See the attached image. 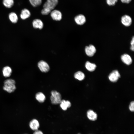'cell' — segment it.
Segmentation results:
<instances>
[{"instance_id": "6", "label": "cell", "mask_w": 134, "mask_h": 134, "mask_svg": "<svg viewBox=\"0 0 134 134\" xmlns=\"http://www.w3.org/2000/svg\"><path fill=\"white\" fill-rule=\"evenodd\" d=\"M85 51L86 54L88 56H93L96 51L95 47L92 45H90L86 46L85 48Z\"/></svg>"}, {"instance_id": "11", "label": "cell", "mask_w": 134, "mask_h": 134, "mask_svg": "<svg viewBox=\"0 0 134 134\" xmlns=\"http://www.w3.org/2000/svg\"><path fill=\"white\" fill-rule=\"evenodd\" d=\"M122 61L126 64L129 65L131 64L132 62V60L131 56L128 54H124L121 56Z\"/></svg>"}, {"instance_id": "5", "label": "cell", "mask_w": 134, "mask_h": 134, "mask_svg": "<svg viewBox=\"0 0 134 134\" xmlns=\"http://www.w3.org/2000/svg\"><path fill=\"white\" fill-rule=\"evenodd\" d=\"M38 66L40 70L42 72H46L49 70V65L46 62L43 60L39 61L38 63Z\"/></svg>"}, {"instance_id": "10", "label": "cell", "mask_w": 134, "mask_h": 134, "mask_svg": "<svg viewBox=\"0 0 134 134\" xmlns=\"http://www.w3.org/2000/svg\"><path fill=\"white\" fill-rule=\"evenodd\" d=\"M32 25L35 28L40 29H42L43 27V23L40 19H36L34 20L32 22Z\"/></svg>"}, {"instance_id": "23", "label": "cell", "mask_w": 134, "mask_h": 134, "mask_svg": "<svg viewBox=\"0 0 134 134\" xmlns=\"http://www.w3.org/2000/svg\"><path fill=\"white\" fill-rule=\"evenodd\" d=\"M50 10L45 8H43L41 11V13L43 15H47L50 13L51 12Z\"/></svg>"}, {"instance_id": "18", "label": "cell", "mask_w": 134, "mask_h": 134, "mask_svg": "<svg viewBox=\"0 0 134 134\" xmlns=\"http://www.w3.org/2000/svg\"><path fill=\"white\" fill-rule=\"evenodd\" d=\"M9 18L11 22L14 23H16L18 20L17 14L14 12H11L9 14Z\"/></svg>"}, {"instance_id": "19", "label": "cell", "mask_w": 134, "mask_h": 134, "mask_svg": "<svg viewBox=\"0 0 134 134\" xmlns=\"http://www.w3.org/2000/svg\"><path fill=\"white\" fill-rule=\"evenodd\" d=\"M35 98L40 103L43 102L46 99L45 95L41 92L37 93L36 95Z\"/></svg>"}, {"instance_id": "24", "label": "cell", "mask_w": 134, "mask_h": 134, "mask_svg": "<svg viewBox=\"0 0 134 134\" xmlns=\"http://www.w3.org/2000/svg\"><path fill=\"white\" fill-rule=\"evenodd\" d=\"M118 1V0H106L107 4L109 6H114Z\"/></svg>"}, {"instance_id": "3", "label": "cell", "mask_w": 134, "mask_h": 134, "mask_svg": "<svg viewBox=\"0 0 134 134\" xmlns=\"http://www.w3.org/2000/svg\"><path fill=\"white\" fill-rule=\"evenodd\" d=\"M58 0H47L44 4L43 7L46 8L52 11L58 5Z\"/></svg>"}, {"instance_id": "2", "label": "cell", "mask_w": 134, "mask_h": 134, "mask_svg": "<svg viewBox=\"0 0 134 134\" xmlns=\"http://www.w3.org/2000/svg\"><path fill=\"white\" fill-rule=\"evenodd\" d=\"M50 100L51 103L53 104H60L62 100L61 96L59 92L53 90L51 92Z\"/></svg>"}, {"instance_id": "7", "label": "cell", "mask_w": 134, "mask_h": 134, "mask_svg": "<svg viewBox=\"0 0 134 134\" xmlns=\"http://www.w3.org/2000/svg\"><path fill=\"white\" fill-rule=\"evenodd\" d=\"M120 76L118 71L116 70L113 71L109 75L108 78L112 82H116Z\"/></svg>"}, {"instance_id": "20", "label": "cell", "mask_w": 134, "mask_h": 134, "mask_svg": "<svg viewBox=\"0 0 134 134\" xmlns=\"http://www.w3.org/2000/svg\"><path fill=\"white\" fill-rule=\"evenodd\" d=\"M2 3L5 7L10 8L14 5V0H3Z\"/></svg>"}, {"instance_id": "17", "label": "cell", "mask_w": 134, "mask_h": 134, "mask_svg": "<svg viewBox=\"0 0 134 134\" xmlns=\"http://www.w3.org/2000/svg\"><path fill=\"white\" fill-rule=\"evenodd\" d=\"M85 67L88 71L92 72L95 70L96 66L95 64L92 63L87 61L85 63Z\"/></svg>"}, {"instance_id": "1", "label": "cell", "mask_w": 134, "mask_h": 134, "mask_svg": "<svg viewBox=\"0 0 134 134\" xmlns=\"http://www.w3.org/2000/svg\"><path fill=\"white\" fill-rule=\"evenodd\" d=\"M15 81L12 79H8L4 82L3 89L9 93H11L14 91L16 89Z\"/></svg>"}, {"instance_id": "21", "label": "cell", "mask_w": 134, "mask_h": 134, "mask_svg": "<svg viewBox=\"0 0 134 134\" xmlns=\"http://www.w3.org/2000/svg\"><path fill=\"white\" fill-rule=\"evenodd\" d=\"M30 4L33 7L39 6L42 3V0H29Z\"/></svg>"}, {"instance_id": "27", "label": "cell", "mask_w": 134, "mask_h": 134, "mask_svg": "<svg viewBox=\"0 0 134 134\" xmlns=\"http://www.w3.org/2000/svg\"><path fill=\"white\" fill-rule=\"evenodd\" d=\"M33 134H43L41 131L38 130L35 131Z\"/></svg>"}, {"instance_id": "26", "label": "cell", "mask_w": 134, "mask_h": 134, "mask_svg": "<svg viewBox=\"0 0 134 134\" xmlns=\"http://www.w3.org/2000/svg\"><path fill=\"white\" fill-rule=\"evenodd\" d=\"M134 37L133 36L132 38V39L131 41L130 44L131 46L130 47L132 51H134Z\"/></svg>"}, {"instance_id": "12", "label": "cell", "mask_w": 134, "mask_h": 134, "mask_svg": "<svg viewBox=\"0 0 134 134\" xmlns=\"http://www.w3.org/2000/svg\"><path fill=\"white\" fill-rule=\"evenodd\" d=\"M29 126L33 130L36 131L38 130L39 127V123L36 119H34L31 120L29 123Z\"/></svg>"}, {"instance_id": "16", "label": "cell", "mask_w": 134, "mask_h": 134, "mask_svg": "<svg viewBox=\"0 0 134 134\" xmlns=\"http://www.w3.org/2000/svg\"><path fill=\"white\" fill-rule=\"evenodd\" d=\"M12 70L11 67L8 66H6L3 68L2 73L3 76L5 77H9L11 75Z\"/></svg>"}, {"instance_id": "28", "label": "cell", "mask_w": 134, "mask_h": 134, "mask_svg": "<svg viewBox=\"0 0 134 134\" xmlns=\"http://www.w3.org/2000/svg\"><path fill=\"white\" fill-rule=\"evenodd\" d=\"M121 2L123 3H129L132 0H120Z\"/></svg>"}, {"instance_id": "14", "label": "cell", "mask_w": 134, "mask_h": 134, "mask_svg": "<svg viewBox=\"0 0 134 134\" xmlns=\"http://www.w3.org/2000/svg\"><path fill=\"white\" fill-rule=\"evenodd\" d=\"M87 116L88 118L92 121H95L96 120L97 118V113L91 110H88L87 113Z\"/></svg>"}, {"instance_id": "15", "label": "cell", "mask_w": 134, "mask_h": 134, "mask_svg": "<svg viewBox=\"0 0 134 134\" xmlns=\"http://www.w3.org/2000/svg\"><path fill=\"white\" fill-rule=\"evenodd\" d=\"M71 106V104L69 101H66L64 100H62L60 103L61 107L64 110H66L68 108L70 107Z\"/></svg>"}, {"instance_id": "30", "label": "cell", "mask_w": 134, "mask_h": 134, "mask_svg": "<svg viewBox=\"0 0 134 134\" xmlns=\"http://www.w3.org/2000/svg\"></svg>"}, {"instance_id": "8", "label": "cell", "mask_w": 134, "mask_h": 134, "mask_svg": "<svg viewBox=\"0 0 134 134\" xmlns=\"http://www.w3.org/2000/svg\"><path fill=\"white\" fill-rule=\"evenodd\" d=\"M121 21L123 25L126 26H129L131 24L132 19L131 17L128 15H125L121 18Z\"/></svg>"}, {"instance_id": "22", "label": "cell", "mask_w": 134, "mask_h": 134, "mask_svg": "<svg viewBox=\"0 0 134 134\" xmlns=\"http://www.w3.org/2000/svg\"><path fill=\"white\" fill-rule=\"evenodd\" d=\"M74 76L76 79L79 80L81 81L84 79L85 76L83 72L81 71H78L75 73Z\"/></svg>"}, {"instance_id": "9", "label": "cell", "mask_w": 134, "mask_h": 134, "mask_svg": "<svg viewBox=\"0 0 134 134\" xmlns=\"http://www.w3.org/2000/svg\"><path fill=\"white\" fill-rule=\"evenodd\" d=\"M74 19L76 23L79 25H83L86 21V18L85 16L82 14L76 15Z\"/></svg>"}, {"instance_id": "13", "label": "cell", "mask_w": 134, "mask_h": 134, "mask_svg": "<svg viewBox=\"0 0 134 134\" xmlns=\"http://www.w3.org/2000/svg\"><path fill=\"white\" fill-rule=\"evenodd\" d=\"M31 13L27 9L24 8L22 9L20 15V18L22 20H25L30 17Z\"/></svg>"}, {"instance_id": "4", "label": "cell", "mask_w": 134, "mask_h": 134, "mask_svg": "<svg viewBox=\"0 0 134 134\" xmlns=\"http://www.w3.org/2000/svg\"><path fill=\"white\" fill-rule=\"evenodd\" d=\"M50 16L52 19L56 21H59L62 18V14L61 12L57 9H53L51 12Z\"/></svg>"}, {"instance_id": "25", "label": "cell", "mask_w": 134, "mask_h": 134, "mask_svg": "<svg viewBox=\"0 0 134 134\" xmlns=\"http://www.w3.org/2000/svg\"><path fill=\"white\" fill-rule=\"evenodd\" d=\"M129 108L131 112H133L134 111V101L131 102L129 106Z\"/></svg>"}, {"instance_id": "29", "label": "cell", "mask_w": 134, "mask_h": 134, "mask_svg": "<svg viewBox=\"0 0 134 134\" xmlns=\"http://www.w3.org/2000/svg\"><path fill=\"white\" fill-rule=\"evenodd\" d=\"M77 134H81L80 133H78Z\"/></svg>"}]
</instances>
